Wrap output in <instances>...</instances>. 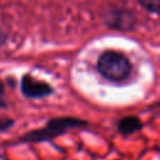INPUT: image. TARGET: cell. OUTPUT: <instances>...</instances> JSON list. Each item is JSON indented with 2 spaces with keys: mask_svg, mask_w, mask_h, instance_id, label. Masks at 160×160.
I'll list each match as a JSON object with an SVG mask.
<instances>
[{
  "mask_svg": "<svg viewBox=\"0 0 160 160\" xmlns=\"http://www.w3.org/2000/svg\"><path fill=\"white\" fill-rule=\"evenodd\" d=\"M96 69L104 79L111 82H122L129 79L132 65L122 52L105 50L96 60Z\"/></svg>",
  "mask_w": 160,
  "mask_h": 160,
  "instance_id": "6da1fadb",
  "label": "cell"
},
{
  "mask_svg": "<svg viewBox=\"0 0 160 160\" xmlns=\"http://www.w3.org/2000/svg\"><path fill=\"white\" fill-rule=\"evenodd\" d=\"M89 122L78 118H71V116H62V118H54L46 122V125L41 129L32 130L24 135L21 138L22 141H45L54 139L64 132H66L70 129L75 128H82L88 126Z\"/></svg>",
  "mask_w": 160,
  "mask_h": 160,
  "instance_id": "7a4b0ae2",
  "label": "cell"
},
{
  "mask_svg": "<svg viewBox=\"0 0 160 160\" xmlns=\"http://www.w3.org/2000/svg\"><path fill=\"white\" fill-rule=\"evenodd\" d=\"M104 22L109 29L118 31L134 30L138 22L135 12L126 8H111L104 15Z\"/></svg>",
  "mask_w": 160,
  "mask_h": 160,
  "instance_id": "3957f363",
  "label": "cell"
},
{
  "mask_svg": "<svg viewBox=\"0 0 160 160\" xmlns=\"http://www.w3.org/2000/svg\"><path fill=\"white\" fill-rule=\"evenodd\" d=\"M20 88H21V92L25 96L32 98V99L45 98V96H48L52 92V88L48 82L36 80L30 75L22 76Z\"/></svg>",
  "mask_w": 160,
  "mask_h": 160,
  "instance_id": "277c9868",
  "label": "cell"
},
{
  "mask_svg": "<svg viewBox=\"0 0 160 160\" xmlns=\"http://www.w3.org/2000/svg\"><path fill=\"white\" fill-rule=\"evenodd\" d=\"M141 128L142 122L138 116H124L116 122V130L122 135H131L134 132H138Z\"/></svg>",
  "mask_w": 160,
  "mask_h": 160,
  "instance_id": "5b68a950",
  "label": "cell"
},
{
  "mask_svg": "<svg viewBox=\"0 0 160 160\" xmlns=\"http://www.w3.org/2000/svg\"><path fill=\"white\" fill-rule=\"evenodd\" d=\"M141 8L152 14H160V0H138Z\"/></svg>",
  "mask_w": 160,
  "mask_h": 160,
  "instance_id": "8992f818",
  "label": "cell"
},
{
  "mask_svg": "<svg viewBox=\"0 0 160 160\" xmlns=\"http://www.w3.org/2000/svg\"><path fill=\"white\" fill-rule=\"evenodd\" d=\"M12 124H14V120H12V119H8V118L0 119V131L8 130L9 128H11Z\"/></svg>",
  "mask_w": 160,
  "mask_h": 160,
  "instance_id": "52a82bcc",
  "label": "cell"
},
{
  "mask_svg": "<svg viewBox=\"0 0 160 160\" xmlns=\"http://www.w3.org/2000/svg\"><path fill=\"white\" fill-rule=\"evenodd\" d=\"M2 94H4V85H2V82H0V106H5V104H4V101H2Z\"/></svg>",
  "mask_w": 160,
  "mask_h": 160,
  "instance_id": "ba28073f",
  "label": "cell"
},
{
  "mask_svg": "<svg viewBox=\"0 0 160 160\" xmlns=\"http://www.w3.org/2000/svg\"><path fill=\"white\" fill-rule=\"evenodd\" d=\"M2 41H4V35L2 32H0V44H2Z\"/></svg>",
  "mask_w": 160,
  "mask_h": 160,
  "instance_id": "9c48e42d",
  "label": "cell"
}]
</instances>
